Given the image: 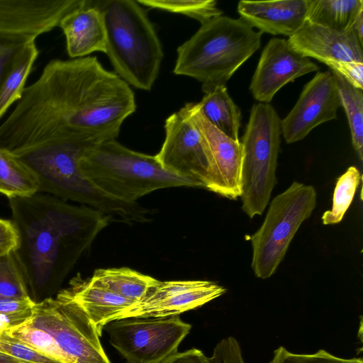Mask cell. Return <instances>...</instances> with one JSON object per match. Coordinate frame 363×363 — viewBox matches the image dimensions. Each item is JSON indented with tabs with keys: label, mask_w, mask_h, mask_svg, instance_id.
Listing matches in <instances>:
<instances>
[{
	"label": "cell",
	"mask_w": 363,
	"mask_h": 363,
	"mask_svg": "<svg viewBox=\"0 0 363 363\" xmlns=\"http://www.w3.org/2000/svg\"><path fill=\"white\" fill-rule=\"evenodd\" d=\"M135 109L130 85L96 57L52 60L1 123L0 147L16 155L54 143L116 140Z\"/></svg>",
	"instance_id": "obj_1"
},
{
	"label": "cell",
	"mask_w": 363,
	"mask_h": 363,
	"mask_svg": "<svg viewBox=\"0 0 363 363\" xmlns=\"http://www.w3.org/2000/svg\"><path fill=\"white\" fill-rule=\"evenodd\" d=\"M9 201L18 235L13 254L37 303L57 291L110 220L94 208L43 193Z\"/></svg>",
	"instance_id": "obj_2"
},
{
	"label": "cell",
	"mask_w": 363,
	"mask_h": 363,
	"mask_svg": "<svg viewBox=\"0 0 363 363\" xmlns=\"http://www.w3.org/2000/svg\"><path fill=\"white\" fill-rule=\"evenodd\" d=\"M4 333L60 363H111L101 335L69 289L35 303L28 320Z\"/></svg>",
	"instance_id": "obj_3"
},
{
	"label": "cell",
	"mask_w": 363,
	"mask_h": 363,
	"mask_svg": "<svg viewBox=\"0 0 363 363\" xmlns=\"http://www.w3.org/2000/svg\"><path fill=\"white\" fill-rule=\"evenodd\" d=\"M262 35L241 17L216 16L178 47L173 72L200 82L203 91L225 85L259 48Z\"/></svg>",
	"instance_id": "obj_4"
},
{
	"label": "cell",
	"mask_w": 363,
	"mask_h": 363,
	"mask_svg": "<svg viewBox=\"0 0 363 363\" xmlns=\"http://www.w3.org/2000/svg\"><path fill=\"white\" fill-rule=\"evenodd\" d=\"M106 30L105 54L129 85L150 91L163 59L160 38L147 11L134 0L93 1Z\"/></svg>",
	"instance_id": "obj_5"
},
{
	"label": "cell",
	"mask_w": 363,
	"mask_h": 363,
	"mask_svg": "<svg viewBox=\"0 0 363 363\" xmlns=\"http://www.w3.org/2000/svg\"><path fill=\"white\" fill-rule=\"evenodd\" d=\"M83 176L108 196L128 203L155 190L198 184L164 169L156 158L132 150L116 140L85 150L79 160Z\"/></svg>",
	"instance_id": "obj_6"
},
{
	"label": "cell",
	"mask_w": 363,
	"mask_h": 363,
	"mask_svg": "<svg viewBox=\"0 0 363 363\" xmlns=\"http://www.w3.org/2000/svg\"><path fill=\"white\" fill-rule=\"evenodd\" d=\"M281 120L269 104L251 108L241 142L242 209L250 218L262 215L277 183Z\"/></svg>",
	"instance_id": "obj_7"
},
{
	"label": "cell",
	"mask_w": 363,
	"mask_h": 363,
	"mask_svg": "<svg viewBox=\"0 0 363 363\" xmlns=\"http://www.w3.org/2000/svg\"><path fill=\"white\" fill-rule=\"evenodd\" d=\"M316 199L314 186L298 182L272 199L262 224L250 237L256 277L266 279L275 273L299 227L311 216Z\"/></svg>",
	"instance_id": "obj_8"
},
{
	"label": "cell",
	"mask_w": 363,
	"mask_h": 363,
	"mask_svg": "<svg viewBox=\"0 0 363 363\" xmlns=\"http://www.w3.org/2000/svg\"><path fill=\"white\" fill-rule=\"evenodd\" d=\"M191 325L179 315L134 316L114 320L104 329L128 363H160L177 352Z\"/></svg>",
	"instance_id": "obj_9"
},
{
	"label": "cell",
	"mask_w": 363,
	"mask_h": 363,
	"mask_svg": "<svg viewBox=\"0 0 363 363\" xmlns=\"http://www.w3.org/2000/svg\"><path fill=\"white\" fill-rule=\"evenodd\" d=\"M165 137L155 155L162 166L206 188L213 169L206 143L185 106L164 122Z\"/></svg>",
	"instance_id": "obj_10"
},
{
	"label": "cell",
	"mask_w": 363,
	"mask_h": 363,
	"mask_svg": "<svg viewBox=\"0 0 363 363\" xmlns=\"http://www.w3.org/2000/svg\"><path fill=\"white\" fill-rule=\"evenodd\" d=\"M86 0H0V38L23 42L59 26Z\"/></svg>",
	"instance_id": "obj_11"
},
{
	"label": "cell",
	"mask_w": 363,
	"mask_h": 363,
	"mask_svg": "<svg viewBox=\"0 0 363 363\" xmlns=\"http://www.w3.org/2000/svg\"><path fill=\"white\" fill-rule=\"evenodd\" d=\"M341 106L332 72H320L304 86L295 106L281 120V134L291 144L306 138L316 126L337 118Z\"/></svg>",
	"instance_id": "obj_12"
},
{
	"label": "cell",
	"mask_w": 363,
	"mask_h": 363,
	"mask_svg": "<svg viewBox=\"0 0 363 363\" xmlns=\"http://www.w3.org/2000/svg\"><path fill=\"white\" fill-rule=\"evenodd\" d=\"M225 292V288L210 281H158L140 301L128 307L118 319L134 316L179 315L200 307Z\"/></svg>",
	"instance_id": "obj_13"
},
{
	"label": "cell",
	"mask_w": 363,
	"mask_h": 363,
	"mask_svg": "<svg viewBox=\"0 0 363 363\" xmlns=\"http://www.w3.org/2000/svg\"><path fill=\"white\" fill-rule=\"evenodd\" d=\"M201 133L213 163L208 190L223 197L235 199L242 194V147L212 125L201 114L198 104H184Z\"/></svg>",
	"instance_id": "obj_14"
},
{
	"label": "cell",
	"mask_w": 363,
	"mask_h": 363,
	"mask_svg": "<svg viewBox=\"0 0 363 363\" xmlns=\"http://www.w3.org/2000/svg\"><path fill=\"white\" fill-rule=\"evenodd\" d=\"M318 69L309 58L294 51L287 40L273 38L262 52L250 90L259 103L269 104L286 84Z\"/></svg>",
	"instance_id": "obj_15"
},
{
	"label": "cell",
	"mask_w": 363,
	"mask_h": 363,
	"mask_svg": "<svg viewBox=\"0 0 363 363\" xmlns=\"http://www.w3.org/2000/svg\"><path fill=\"white\" fill-rule=\"evenodd\" d=\"M287 41L302 56L327 65L336 62H363L362 45L353 31L334 30L306 21Z\"/></svg>",
	"instance_id": "obj_16"
},
{
	"label": "cell",
	"mask_w": 363,
	"mask_h": 363,
	"mask_svg": "<svg viewBox=\"0 0 363 363\" xmlns=\"http://www.w3.org/2000/svg\"><path fill=\"white\" fill-rule=\"evenodd\" d=\"M309 0L240 1L238 12L262 33L291 37L306 21Z\"/></svg>",
	"instance_id": "obj_17"
},
{
	"label": "cell",
	"mask_w": 363,
	"mask_h": 363,
	"mask_svg": "<svg viewBox=\"0 0 363 363\" xmlns=\"http://www.w3.org/2000/svg\"><path fill=\"white\" fill-rule=\"evenodd\" d=\"M65 37L68 55L73 59L94 52L105 53L106 36L103 18L93 1L67 14L59 26Z\"/></svg>",
	"instance_id": "obj_18"
},
{
	"label": "cell",
	"mask_w": 363,
	"mask_h": 363,
	"mask_svg": "<svg viewBox=\"0 0 363 363\" xmlns=\"http://www.w3.org/2000/svg\"><path fill=\"white\" fill-rule=\"evenodd\" d=\"M74 300L86 313L97 331L101 335L104 327L117 320L134 303L104 287L90 279L75 278L68 288Z\"/></svg>",
	"instance_id": "obj_19"
},
{
	"label": "cell",
	"mask_w": 363,
	"mask_h": 363,
	"mask_svg": "<svg viewBox=\"0 0 363 363\" xmlns=\"http://www.w3.org/2000/svg\"><path fill=\"white\" fill-rule=\"evenodd\" d=\"M203 93L202 99L197 103L201 114L221 133L240 141L241 112L230 98L226 86L217 85Z\"/></svg>",
	"instance_id": "obj_20"
},
{
	"label": "cell",
	"mask_w": 363,
	"mask_h": 363,
	"mask_svg": "<svg viewBox=\"0 0 363 363\" xmlns=\"http://www.w3.org/2000/svg\"><path fill=\"white\" fill-rule=\"evenodd\" d=\"M362 0H309L306 21L334 30L353 31Z\"/></svg>",
	"instance_id": "obj_21"
},
{
	"label": "cell",
	"mask_w": 363,
	"mask_h": 363,
	"mask_svg": "<svg viewBox=\"0 0 363 363\" xmlns=\"http://www.w3.org/2000/svg\"><path fill=\"white\" fill-rule=\"evenodd\" d=\"M90 280L134 303L159 281L128 267L98 269Z\"/></svg>",
	"instance_id": "obj_22"
},
{
	"label": "cell",
	"mask_w": 363,
	"mask_h": 363,
	"mask_svg": "<svg viewBox=\"0 0 363 363\" xmlns=\"http://www.w3.org/2000/svg\"><path fill=\"white\" fill-rule=\"evenodd\" d=\"M35 41L28 43L0 83V118L21 96L25 84L38 56Z\"/></svg>",
	"instance_id": "obj_23"
},
{
	"label": "cell",
	"mask_w": 363,
	"mask_h": 363,
	"mask_svg": "<svg viewBox=\"0 0 363 363\" xmlns=\"http://www.w3.org/2000/svg\"><path fill=\"white\" fill-rule=\"evenodd\" d=\"M38 191L33 172L16 156L0 147V193L9 199L32 196Z\"/></svg>",
	"instance_id": "obj_24"
},
{
	"label": "cell",
	"mask_w": 363,
	"mask_h": 363,
	"mask_svg": "<svg viewBox=\"0 0 363 363\" xmlns=\"http://www.w3.org/2000/svg\"><path fill=\"white\" fill-rule=\"evenodd\" d=\"M336 81L341 106L346 113L352 144L359 160H363V93L340 74L333 72Z\"/></svg>",
	"instance_id": "obj_25"
},
{
	"label": "cell",
	"mask_w": 363,
	"mask_h": 363,
	"mask_svg": "<svg viewBox=\"0 0 363 363\" xmlns=\"http://www.w3.org/2000/svg\"><path fill=\"white\" fill-rule=\"evenodd\" d=\"M360 179V172L354 166L350 167L337 179L333 192L332 208L323 213L321 218L324 225L337 224L342 221L352 202Z\"/></svg>",
	"instance_id": "obj_26"
},
{
	"label": "cell",
	"mask_w": 363,
	"mask_h": 363,
	"mask_svg": "<svg viewBox=\"0 0 363 363\" xmlns=\"http://www.w3.org/2000/svg\"><path fill=\"white\" fill-rule=\"evenodd\" d=\"M142 6L179 13L197 20L201 24L221 16L223 11L214 0H138Z\"/></svg>",
	"instance_id": "obj_27"
},
{
	"label": "cell",
	"mask_w": 363,
	"mask_h": 363,
	"mask_svg": "<svg viewBox=\"0 0 363 363\" xmlns=\"http://www.w3.org/2000/svg\"><path fill=\"white\" fill-rule=\"evenodd\" d=\"M0 296L29 297L23 274L13 252L0 256Z\"/></svg>",
	"instance_id": "obj_28"
},
{
	"label": "cell",
	"mask_w": 363,
	"mask_h": 363,
	"mask_svg": "<svg viewBox=\"0 0 363 363\" xmlns=\"http://www.w3.org/2000/svg\"><path fill=\"white\" fill-rule=\"evenodd\" d=\"M269 363H363L362 357L343 358L320 349L314 353L298 354L283 346L277 348Z\"/></svg>",
	"instance_id": "obj_29"
},
{
	"label": "cell",
	"mask_w": 363,
	"mask_h": 363,
	"mask_svg": "<svg viewBox=\"0 0 363 363\" xmlns=\"http://www.w3.org/2000/svg\"><path fill=\"white\" fill-rule=\"evenodd\" d=\"M0 352L26 363H60L40 354L6 333L0 335Z\"/></svg>",
	"instance_id": "obj_30"
},
{
	"label": "cell",
	"mask_w": 363,
	"mask_h": 363,
	"mask_svg": "<svg viewBox=\"0 0 363 363\" xmlns=\"http://www.w3.org/2000/svg\"><path fill=\"white\" fill-rule=\"evenodd\" d=\"M208 361V363H245L240 343L233 336L220 340Z\"/></svg>",
	"instance_id": "obj_31"
},
{
	"label": "cell",
	"mask_w": 363,
	"mask_h": 363,
	"mask_svg": "<svg viewBox=\"0 0 363 363\" xmlns=\"http://www.w3.org/2000/svg\"><path fill=\"white\" fill-rule=\"evenodd\" d=\"M355 88L363 89V62L357 61L336 62L328 65Z\"/></svg>",
	"instance_id": "obj_32"
},
{
	"label": "cell",
	"mask_w": 363,
	"mask_h": 363,
	"mask_svg": "<svg viewBox=\"0 0 363 363\" xmlns=\"http://www.w3.org/2000/svg\"><path fill=\"white\" fill-rule=\"evenodd\" d=\"M28 43L0 38V83Z\"/></svg>",
	"instance_id": "obj_33"
},
{
	"label": "cell",
	"mask_w": 363,
	"mask_h": 363,
	"mask_svg": "<svg viewBox=\"0 0 363 363\" xmlns=\"http://www.w3.org/2000/svg\"><path fill=\"white\" fill-rule=\"evenodd\" d=\"M18 245V235L11 220L0 218V256L13 252Z\"/></svg>",
	"instance_id": "obj_34"
},
{
	"label": "cell",
	"mask_w": 363,
	"mask_h": 363,
	"mask_svg": "<svg viewBox=\"0 0 363 363\" xmlns=\"http://www.w3.org/2000/svg\"><path fill=\"white\" fill-rule=\"evenodd\" d=\"M160 363H208V357L198 349H191L170 355Z\"/></svg>",
	"instance_id": "obj_35"
},
{
	"label": "cell",
	"mask_w": 363,
	"mask_h": 363,
	"mask_svg": "<svg viewBox=\"0 0 363 363\" xmlns=\"http://www.w3.org/2000/svg\"><path fill=\"white\" fill-rule=\"evenodd\" d=\"M353 32L357 38L359 43L363 45V13H362L357 19L353 28Z\"/></svg>",
	"instance_id": "obj_36"
},
{
	"label": "cell",
	"mask_w": 363,
	"mask_h": 363,
	"mask_svg": "<svg viewBox=\"0 0 363 363\" xmlns=\"http://www.w3.org/2000/svg\"><path fill=\"white\" fill-rule=\"evenodd\" d=\"M0 363H26L11 356L0 352Z\"/></svg>",
	"instance_id": "obj_37"
}]
</instances>
